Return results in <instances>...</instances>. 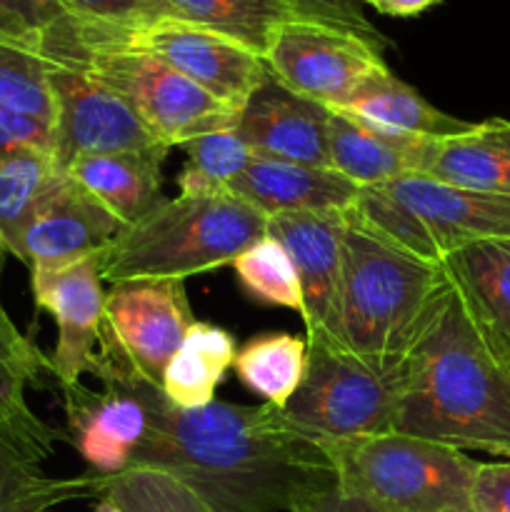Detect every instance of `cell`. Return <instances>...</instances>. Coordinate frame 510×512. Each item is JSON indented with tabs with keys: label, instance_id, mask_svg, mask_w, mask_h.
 I'll list each match as a JSON object with an SVG mask.
<instances>
[{
	"label": "cell",
	"instance_id": "obj_1",
	"mask_svg": "<svg viewBox=\"0 0 510 512\" xmlns=\"http://www.w3.org/2000/svg\"><path fill=\"white\" fill-rule=\"evenodd\" d=\"M93 373L103 385L138 398L148 415L130 468L163 470L218 512H295L310 495L335 485L328 453L288 428L280 408L220 400L178 408L128 363L105 323Z\"/></svg>",
	"mask_w": 510,
	"mask_h": 512
},
{
	"label": "cell",
	"instance_id": "obj_2",
	"mask_svg": "<svg viewBox=\"0 0 510 512\" xmlns=\"http://www.w3.org/2000/svg\"><path fill=\"white\" fill-rule=\"evenodd\" d=\"M393 430L510 458V360L495 350L450 280L405 358Z\"/></svg>",
	"mask_w": 510,
	"mask_h": 512
},
{
	"label": "cell",
	"instance_id": "obj_3",
	"mask_svg": "<svg viewBox=\"0 0 510 512\" xmlns=\"http://www.w3.org/2000/svg\"><path fill=\"white\" fill-rule=\"evenodd\" d=\"M445 283L443 263H423L393 248L348 215L338 290L340 348L375 363L405 360Z\"/></svg>",
	"mask_w": 510,
	"mask_h": 512
},
{
	"label": "cell",
	"instance_id": "obj_4",
	"mask_svg": "<svg viewBox=\"0 0 510 512\" xmlns=\"http://www.w3.org/2000/svg\"><path fill=\"white\" fill-rule=\"evenodd\" d=\"M268 230V218L233 193L178 195L123 230L100 258L103 283L183 280L233 265Z\"/></svg>",
	"mask_w": 510,
	"mask_h": 512
},
{
	"label": "cell",
	"instance_id": "obj_5",
	"mask_svg": "<svg viewBox=\"0 0 510 512\" xmlns=\"http://www.w3.org/2000/svg\"><path fill=\"white\" fill-rule=\"evenodd\" d=\"M40 53L45 58L80 60L138 113L165 148L238 125V110L215 100L163 60L90 38L73 18H65L50 30Z\"/></svg>",
	"mask_w": 510,
	"mask_h": 512
},
{
	"label": "cell",
	"instance_id": "obj_6",
	"mask_svg": "<svg viewBox=\"0 0 510 512\" xmlns=\"http://www.w3.org/2000/svg\"><path fill=\"white\" fill-rule=\"evenodd\" d=\"M335 468V485L383 512H470L475 478L465 450L383 433L325 450Z\"/></svg>",
	"mask_w": 510,
	"mask_h": 512
},
{
	"label": "cell",
	"instance_id": "obj_7",
	"mask_svg": "<svg viewBox=\"0 0 510 512\" xmlns=\"http://www.w3.org/2000/svg\"><path fill=\"white\" fill-rule=\"evenodd\" d=\"M405 390V360L375 363L340 348L308 345V368L280 418L323 450L393 433Z\"/></svg>",
	"mask_w": 510,
	"mask_h": 512
},
{
	"label": "cell",
	"instance_id": "obj_8",
	"mask_svg": "<svg viewBox=\"0 0 510 512\" xmlns=\"http://www.w3.org/2000/svg\"><path fill=\"white\" fill-rule=\"evenodd\" d=\"M75 23L90 38L140 50L163 60L190 83L238 113L248 105L255 90H260V85L270 78L268 65L258 53L188 20L160 18L133 28H105L80 20Z\"/></svg>",
	"mask_w": 510,
	"mask_h": 512
},
{
	"label": "cell",
	"instance_id": "obj_9",
	"mask_svg": "<svg viewBox=\"0 0 510 512\" xmlns=\"http://www.w3.org/2000/svg\"><path fill=\"white\" fill-rule=\"evenodd\" d=\"M263 60L280 85L328 110L345 108L373 75L388 70L373 43L305 18L280 25Z\"/></svg>",
	"mask_w": 510,
	"mask_h": 512
},
{
	"label": "cell",
	"instance_id": "obj_10",
	"mask_svg": "<svg viewBox=\"0 0 510 512\" xmlns=\"http://www.w3.org/2000/svg\"><path fill=\"white\" fill-rule=\"evenodd\" d=\"M48 60L55 105L53 158L63 173L85 155L165 148L138 113L110 85L95 78L80 60Z\"/></svg>",
	"mask_w": 510,
	"mask_h": 512
},
{
	"label": "cell",
	"instance_id": "obj_11",
	"mask_svg": "<svg viewBox=\"0 0 510 512\" xmlns=\"http://www.w3.org/2000/svg\"><path fill=\"white\" fill-rule=\"evenodd\" d=\"M193 323L183 280L118 283L105 293V330L128 363L155 385Z\"/></svg>",
	"mask_w": 510,
	"mask_h": 512
},
{
	"label": "cell",
	"instance_id": "obj_12",
	"mask_svg": "<svg viewBox=\"0 0 510 512\" xmlns=\"http://www.w3.org/2000/svg\"><path fill=\"white\" fill-rule=\"evenodd\" d=\"M345 228V213H278L268 218L265 233L288 250L298 273L303 293L300 318L305 323L308 345L340 348L338 290Z\"/></svg>",
	"mask_w": 510,
	"mask_h": 512
},
{
	"label": "cell",
	"instance_id": "obj_13",
	"mask_svg": "<svg viewBox=\"0 0 510 512\" xmlns=\"http://www.w3.org/2000/svg\"><path fill=\"white\" fill-rule=\"evenodd\" d=\"M100 258L80 260L55 270H33L35 305L53 315L58 343L50 355V373L60 388L80 383L93 373L105 323V290Z\"/></svg>",
	"mask_w": 510,
	"mask_h": 512
},
{
	"label": "cell",
	"instance_id": "obj_14",
	"mask_svg": "<svg viewBox=\"0 0 510 512\" xmlns=\"http://www.w3.org/2000/svg\"><path fill=\"white\" fill-rule=\"evenodd\" d=\"M125 225L63 175L33 215L15 258L33 270H55L98 258L113 248Z\"/></svg>",
	"mask_w": 510,
	"mask_h": 512
},
{
	"label": "cell",
	"instance_id": "obj_15",
	"mask_svg": "<svg viewBox=\"0 0 510 512\" xmlns=\"http://www.w3.org/2000/svg\"><path fill=\"white\" fill-rule=\"evenodd\" d=\"M235 128L255 158L330 168L328 108L300 98L273 75L240 110Z\"/></svg>",
	"mask_w": 510,
	"mask_h": 512
},
{
	"label": "cell",
	"instance_id": "obj_16",
	"mask_svg": "<svg viewBox=\"0 0 510 512\" xmlns=\"http://www.w3.org/2000/svg\"><path fill=\"white\" fill-rule=\"evenodd\" d=\"M378 188L423 220L443 258L478 240L510 238V195L475 193L425 175H408Z\"/></svg>",
	"mask_w": 510,
	"mask_h": 512
},
{
	"label": "cell",
	"instance_id": "obj_17",
	"mask_svg": "<svg viewBox=\"0 0 510 512\" xmlns=\"http://www.w3.org/2000/svg\"><path fill=\"white\" fill-rule=\"evenodd\" d=\"M63 398L70 443L93 473L118 475L128 470L148 430L140 400L113 385L95 393L83 383L63 388Z\"/></svg>",
	"mask_w": 510,
	"mask_h": 512
},
{
	"label": "cell",
	"instance_id": "obj_18",
	"mask_svg": "<svg viewBox=\"0 0 510 512\" xmlns=\"http://www.w3.org/2000/svg\"><path fill=\"white\" fill-rule=\"evenodd\" d=\"M230 193L270 218L278 213H348L360 188L333 168L255 158Z\"/></svg>",
	"mask_w": 510,
	"mask_h": 512
},
{
	"label": "cell",
	"instance_id": "obj_19",
	"mask_svg": "<svg viewBox=\"0 0 510 512\" xmlns=\"http://www.w3.org/2000/svg\"><path fill=\"white\" fill-rule=\"evenodd\" d=\"M438 138H408L373 128L343 110H328L330 168L363 188L420 175L428 150Z\"/></svg>",
	"mask_w": 510,
	"mask_h": 512
},
{
	"label": "cell",
	"instance_id": "obj_20",
	"mask_svg": "<svg viewBox=\"0 0 510 512\" xmlns=\"http://www.w3.org/2000/svg\"><path fill=\"white\" fill-rule=\"evenodd\" d=\"M48 375L53 378L50 358L38 345L25 338L13 320L0 323V433L38 463L50 458L60 433L38 418L25 393L45 388Z\"/></svg>",
	"mask_w": 510,
	"mask_h": 512
},
{
	"label": "cell",
	"instance_id": "obj_21",
	"mask_svg": "<svg viewBox=\"0 0 510 512\" xmlns=\"http://www.w3.org/2000/svg\"><path fill=\"white\" fill-rule=\"evenodd\" d=\"M443 268L480 330L510 360V238L463 245L445 255Z\"/></svg>",
	"mask_w": 510,
	"mask_h": 512
},
{
	"label": "cell",
	"instance_id": "obj_22",
	"mask_svg": "<svg viewBox=\"0 0 510 512\" xmlns=\"http://www.w3.org/2000/svg\"><path fill=\"white\" fill-rule=\"evenodd\" d=\"M165 155L168 148L85 155L65 173L130 228L165 200L160 193Z\"/></svg>",
	"mask_w": 510,
	"mask_h": 512
},
{
	"label": "cell",
	"instance_id": "obj_23",
	"mask_svg": "<svg viewBox=\"0 0 510 512\" xmlns=\"http://www.w3.org/2000/svg\"><path fill=\"white\" fill-rule=\"evenodd\" d=\"M420 175L475 193L510 195V120L470 123L463 133L433 140Z\"/></svg>",
	"mask_w": 510,
	"mask_h": 512
},
{
	"label": "cell",
	"instance_id": "obj_24",
	"mask_svg": "<svg viewBox=\"0 0 510 512\" xmlns=\"http://www.w3.org/2000/svg\"><path fill=\"white\" fill-rule=\"evenodd\" d=\"M340 110L373 128L408 138H448L470 125L430 105L418 90L395 78L390 70L373 75Z\"/></svg>",
	"mask_w": 510,
	"mask_h": 512
},
{
	"label": "cell",
	"instance_id": "obj_25",
	"mask_svg": "<svg viewBox=\"0 0 510 512\" xmlns=\"http://www.w3.org/2000/svg\"><path fill=\"white\" fill-rule=\"evenodd\" d=\"M235 338L225 328L195 320L165 368L160 390L178 408H203L235 363Z\"/></svg>",
	"mask_w": 510,
	"mask_h": 512
},
{
	"label": "cell",
	"instance_id": "obj_26",
	"mask_svg": "<svg viewBox=\"0 0 510 512\" xmlns=\"http://www.w3.org/2000/svg\"><path fill=\"white\" fill-rule=\"evenodd\" d=\"M53 153L43 148L18 150L0 160V245L15 258L25 228L63 180Z\"/></svg>",
	"mask_w": 510,
	"mask_h": 512
},
{
	"label": "cell",
	"instance_id": "obj_27",
	"mask_svg": "<svg viewBox=\"0 0 510 512\" xmlns=\"http://www.w3.org/2000/svg\"><path fill=\"white\" fill-rule=\"evenodd\" d=\"M173 18L215 30L245 45L260 58L268 50L275 30L300 18L283 0H163Z\"/></svg>",
	"mask_w": 510,
	"mask_h": 512
},
{
	"label": "cell",
	"instance_id": "obj_28",
	"mask_svg": "<svg viewBox=\"0 0 510 512\" xmlns=\"http://www.w3.org/2000/svg\"><path fill=\"white\" fill-rule=\"evenodd\" d=\"M103 475L80 478H50L38 460L0 433V512H43L60 503L98 495Z\"/></svg>",
	"mask_w": 510,
	"mask_h": 512
},
{
	"label": "cell",
	"instance_id": "obj_29",
	"mask_svg": "<svg viewBox=\"0 0 510 512\" xmlns=\"http://www.w3.org/2000/svg\"><path fill=\"white\" fill-rule=\"evenodd\" d=\"M240 383L275 408H285L308 368V343L298 335L270 333L253 338L235 353Z\"/></svg>",
	"mask_w": 510,
	"mask_h": 512
},
{
	"label": "cell",
	"instance_id": "obj_30",
	"mask_svg": "<svg viewBox=\"0 0 510 512\" xmlns=\"http://www.w3.org/2000/svg\"><path fill=\"white\" fill-rule=\"evenodd\" d=\"M183 148L188 160L178 173V188L180 195L190 198L230 193L235 180L255 160L253 150L240 138L238 128L213 130L190 140Z\"/></svg>",
	"mask_w": 510,
	"mask_h": 512
},
{
	"label": "cell",
	"instance_id": "obj_31",
	"mask_svg": "<svg viewBox=\"0 0 510 512\" xmlns=\"http://www.w3.org/2000/svg\"><path fill=\"white\" fill-rule=\"evenodd\" d=\"M100 500L123 512H218L178 478L155 468L103 475Z\"/></svg>",
	"mask_w": 510,
	"mask_h": 512
},
{
	"label": "cell",
	"instance_id": "obj_32",
	"mask_svg": "<svg viewBox=\"0 0 510 512\" xmlns=\"http://www.w3.org/2000/svg\"><path fill=\"white\" fill-rule=\"evenodd\" d=\"M348 215L393 248L403 250V253L413 255L423 263H443V250L438 248L423 220L380 188L360 190L358 200L348 210Z\"/></svg>",
	"mask_w": 510,
	"mask_h": 512
},
{
	"label": "cell",
	"instance_id": "obj_33",
	"mask_svg": "<svg viewBox=\"0 0 510 512\" xmlns=\"http://www.w3.org/2000/svg\"><path fill=\"white\" fill-rule=\"evenodd\" d=\"M233 270L238 275L240 288L255 303L288 308L295 313L303 310V293H300V280L293 260H290L288 250L268 233L233 260Z\"/></svg>",
	"mask_w": 510,
	"mask_h": 512
},
{
	"label": "cell",
	"instance_id": "obj_34",
	"mask_svg": "<svg viewBox=\"0 0 510 512\" xmlns=\"http://www.w3.org/2000/svg\"><path fill=\"white\" fill-rule=\"evenodd\" d=\"M50 60L38 50L0 38V105L20 110L53 128Z\"/></svg>",
	"mask_w": 510,
	"mask_h": 512
},
{
	"label": "cell",
	"instance_id": "obj_35",
	"mask_svg": "<svg viewBox=\"0 0 510 512\" xmlns=\"http://www.w3.org/2000/svg\"><path fill=\"white\" fill-rule=\"evenodd\" d=\"M65 18L70 15L60 0H0V38L40 53L50 30Z\"/></svg>",
	"mask_w": 510,
	"mask_h": 512
},
{
	"label": "cell",
	"instance_id": "obj_36",
	"mask_svg": "<svg viewBox=\"0 0 510 512\" xmlns=\"http://www.w3.org/2000/svg\"><path fill=\"white\" fill-rule=\"evenodd\" d=\"M60 5L70 18L105 28H133L160 18H173L163 0H60Z\"/></svg>",
	"mask_w": 510,
	"mask_h": 512
},
{
	"label": "cell",
	"instance_id": "obj_37",
	"mask_svg": "<svg viewBox=\"0 0 510 512\" xmlns=\"http://www.w3.org/2000/svg\"><path fill=\"white\" fill-rule=\"evenodd\" d=\"M283 3H288L300 18L350 30V33L360 35L363 40L373 43L375 48H388L385 35L365 18L363 8H360V0H283Z\"/></svg>",
	"mask_w": 510,
	"mask_h": 512
},
{
	"label": "cell",
	"instance_id": "obj_38",
	"mask_svg": "<svg viewBox=\"0 0 510 512\" xmlns=\"http://www.w3.org/2000/svg\"><path fill=\"white\" fill-rule=\"evenodd\" d=\"M28 148H43L53 153V128L33 115L0 105V160Z\"/></svg>",
	"mask_w": 510,
	"mask_h": 512
},
{
	"label": "cell",
	"instance_id": "obj_39",
	"mask_svg": "<svg viewBox=\"0 0 510 512\" xmlns=\"http://www.w3.org/2000/svg\"><path fill=\"white\" fill-rule=\"evenodd\" d=\"M470 512H510V460L478 463L470 488Z\"/></svg>",
	"mask_w": 510,
	"mask_h": 512
},
{
	"label": "cell",
	"instance_id": "obj_40",
	"mask_svg": "<svg viewBox=\"0 0 510 512\" xmlns=\"http://www.w3.org/2000/svg\"><path fill=\"white\" fill-rule=\"evenodd\" d=\"M295 512H383L375 505L365 503L358 495H350L345 490H340L338 485L333 488H325L320 493L310 495L305 503H300Z\"/></svg>",
	"mask_w": 510,
	"mask_h": 512
},
{
	"label": "cell",
	"instance_id": "obj_41",
	"mask_svg": "<svg viewBox=\"0 0 510 512\" xmlns=\"http://www.w3.org/2000/svg\"><path fill=\"white\" fill-rule=\"evenodd\" d=\"M363 3H368L378 13L390 15V18H413V15H420L428 8H433L438 0H363Z\"/></svg>",
	"mask_w": 510,
	"mask_h": 512
},
{
	"label": "cell",
	"instance_id": "obj_42",
	"mask_svg": "<svg viewBox=\"0 0 510 512\" xmlns=\"http://www.w3.org/2000/svg\"><path fill=\"white\" fill-rule=\"evenodd\" d=\"M93 512H123V510H118L113 503H108V500H100L98 508H95Z\"/></svg>",
	"mask_w": 510,
	"mask_h": 512
},
{
	"label": "cell",
	"instance_id": "obj_43",
	"mask_svg": "<svg viewBox=\"0 0 510 512\" xmlns=\"http://www.w3.org/2000/svg\"><path fill=\"white\" fill-rule=\"evenodd\" d=\"M3 255H5V250H3V245H0V265H3ZM8 313H5V308H3V303H0V323H8Z\"/></svg>",
	"mask_w": 510,
	"mask_h": 512
}]
</instances>
